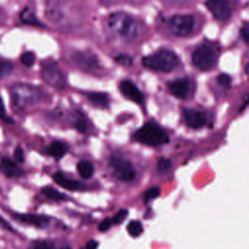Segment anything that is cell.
Wrapping results in <instances>:
<instances>
[{"label": "cell", "instance_id": "obj_1", "mask_svg": "<svg viewBox=\"0 0 249 249\" xmlns=\"http://www.w3.org/2000/svg\"><path fill=\"white\" fill-rule=\"evenodd\" d=\"M11 97L13 104L20 109L25 110L44 100L45 94L41 89L24 83H18L11 88Z\"/></svg>", "mask_w": 249, "mask_h": 249}, {"label": "cell", "instance_id": "obj_2", "mask_svg": "<svg viewBox=\"0 0 249 249\" xmlns=\"http://www.w3.org/2000/svg\"><path fill=\"white\" fill-rule=\"evenodd\" d=\"M110 29L124 41L131 42L138 35V23L128 14L118 12L112 14L108 18Z\"/></svg>", "mask_w": 249, "mask_h": 249}, {"label": "cell", "instance_id": "obj_3", "mask_svg": "<svg viewBox=\"0 0 249 249\" xmlns=\"http://www.w3.org/2000/svg\"><path fill=\"white\" fill-rule=\"evenodd\" d=\"M178 56L176 53L167 49H161L143 58V65L157 72H170L178 65Z\"/></svg>", "mask_w": 249, "mask_h": 249}, {"label": "cell", "instance_id": "obj_4", "mask_svg": "<svg viewBox=\"0 0 249 249\" xmlns=\"http://www.w3.org/2000/svg\"><path fill=\"white\" fill-rule=\"evenodd\" d=\"M133 138L145 145L157 147L163 145L168 142L167 132L157 123L149 122L138 128L134 134Z\"/></svg>", "mask_w": 249, "mask_h": 249}, {"label": "cell", "instance_id": "obj_5", "mask_svg": "<svg viewBox=\"0 0 249 249\" xmlns=\"http://www.w3.org/2000/svg\"><path fill=\"white\" fill-rule=\"evenodd\" d=\"M217 52L209 44H200L193 52V63L200 70L207 71L212 69L217 62Z\"/></svg>", "mask_w": 249, "mask_h": 249}, {"label": "cell", "instance_id": "obj_6", "mask_svg": "<svg viewBox=\"0 0 249 249\" xmlns=\"http://www.w3.org/2000/svg\"><path fill=\"white\" fill-rule=\"evenodd\" d=\"M41 76L49 86L54 89H62L65 87V76L58 65L53 61H48L42 64Z\"/></svg>", "mask_w": 249, "mask_h": 249}, {"label": "cell", "instance_id": "obj_7", "mask_svg": "<svg viewBox=\"0 0 249 249\" xmlns=\"http://www.w3.org/2000/svg\"><path fill=\"white\" fill-rule=\"evenodd\" d=\"M110 164L114 170L115 176L122 181H131L135 177V168L128 160L113 156L110 159Z\"/></svg>", "mask_w": 249, "mask_h": 249}, {"label": "cell", "instance_id": "obj_8", "mask_svg": "<svg viewBox=\"0 0 249 249\" xmlns=\"http://www.w3.org/2000/svg\"><path fill=\"white\" fill-rule=\"evenodd\" d=\"M170 30L178 36H187L193 29L195 18L192 15H175L168 20Z\"/></svg>", "mask_w": 249, "mask_h": 249}, {"label": "cell", "instance_id": "obj_9", "mask_svg": "<svg viewBox=\"0 0 249 249\" xmlns=\"http://www.w3.org/2000/svg\"><path fill=\"white\" fill-rule=\"evenodd\" d=\"M75 64L82 70L89 73H95L100 69L97 56L90 52H76L72 55Z\"/></svg>", "mask_w": 249, "mask_h": 249}, {"label": "cell", "instance_id": "obj_10", "mask_svg": "<svg viewBox=\"0 0 249 249\" xmlns=\"http://www.w3.org/2000/svg\"><path fill=\"white\" fill-rule=\"evenodd\" d=\"M205 6L218 20H228L231 15V7L228 0H206Z\"/></svg>", "mask_w": 249, "mask_h": 249}, {"label": "cell", "instance_id": "obj_11", "mask_svg": "<svg viewBox=\"0 0 249 249\" xmlns=\"http://www.w3.org/2000/svg\"><path fill=\"white\" fill-rule=\"evenodd\" d=\"M167 89L173 96L185 99L189 96L191 91V81L186 77L169 81L167 84Z\"/></svg>", "mask_w": 249, "mask_h": 249}, {"label": "cell", "instance_id": "obj_12", "mask_svg": "<svg viewBox=\"0 0 249 249\" xmlns=\"http://www.w3.org/2000/svg\"><path fill=\"white\" fill-rule=\"evenodd\" d=\"M183 117L186 124L192 128H200L206 124L207 117L206 115L199 110L184 108Z\"/></svg>", "mask_w": 249, "mask_h": 249}, {"label": "cell", "instance_id": "obj_13", "mask_svg": "<svg viewBox=\"0 0 249 249\" xmlns=\"http://www.w3.org/2000/svg\"><path fill=\"white\" fill-rule=\"evenodd\" d=\"M119 89L120 91L122 92V94L124 96H125L127 99L138 103V104H142L144 101V96L142 94V92L140 91V89L137 88V86L129 81V80H123L120 85H119Z\"/></svg>", "mask_w": 249, "mask_h": 249}, {"label": "cell", "instance_id": "obj_14", "mask_svg": "<svg viewBox=\"0 0 249 249\" xmlns=\"http://www.w3.org/2000/svg\"><path fill=\"white\" fill-rule=\"evenodd\" d=\"M13 217L21 223H24L27 225H32V226H35L40 229L47 228L51 222L49 217L44 216V215H38V214L13 213Z\"/></svg>", "mask_w": 249, "mask_h": 249}, {"label": "cell", "instance_id": "obj_15", "mask_svg": "<svg viewBox=\"0 0 249 249\" xmlns=\"http://www.w3.org/2000/svg\"><path fill=\"white\" fill-rule=\"evenodd\" d=\"M0 171L9 178H18L23 174V169L10 158H2L0 160Z\"/></svg>", "mask_w": 249, "mask_h": 249}, {"label": "cell", "instance_id": "obj_16", "mask_svg": "<svg viewBox=\"0 0 249 249\" xmlns=\"http://www.w3.org/2000/svg\"><path fill=\"white\" fill-rule=\"evenodd\" d=\"M53 181L60 187L69 190V191H78L84 188V185H82L80 182L72 180V179H68L66 178L63 174L57 172L55 174H53Z\"/></svg>", "mask_w": 249, "mask_h": 249}, {"label": "cell", "instance_id": "obj_17", "mask_svg": "<svg viewBox=\"0 0 249 249\" xmlns=\"http://www.w3.org/2000/svg\"><path fill=\"white\" fill-rule=\"evenodd\" d=\"M87 98L89 101L97 107L106 108L109 105V96L105 92H98V91H90L87 92Z\"/></svg>", "mask_w": 249, "mask_h": 249}, {"label": "cell", "instance_id": "obj_18", "mask_svg": "<svg viewBox=\"0 0 249 249\" xmlns=\"http://www.w3.org/2000/svg\"><path fill=\"white\" fill-rule=\"evenodd\" d=\"M68 151V147L61 141H53L48 147V153L54 159L62 158Z\"/></svg>", "mask_w": 249, "mask_h": 249}, {"label": "cell", "instance_id": "obj_19", "mask_svg": "<svg viewBox=\"0 0 249 249\" xmlns=\"http://www.w3.org/2000/svg\"><path fill=\"white\" fill-rule=\"evenodd\" d=\"M20 19L26 24L33 25V26H43L44 24L38 19V18L35 16V14L29 10V9H24L20 13Z\"/></svg>", "mask_w": 249, "mask_h": 249}, {"label": "cell", "instance_id": "obj_20", "mask_svg": "<svg viewBox=\"0 0 249 249\" xmlns=\"http://www.w3.org/2000/svg\"><path fill=\"white\" fill-rule=\"evenodd\" d=\"M77 170L83 178L89 179L93 174V165L88 160H81L77 164Z\"/></svg>", "mask_w": 249, "mask_h": 249}, {"label": "cell", "instance_id": "obj_21", "mask_svg": "<svg viewBox=\"0 0 249 249\" xmlns=\"http://www.w3.org/2000/svg\"><path fill=\"white\" fill-rule=\"evenodd\" d=\"M126 230H127V232L130 236L137 237L143 232V226L139 221L133 220V221L128 223V225L126 227Z\"/></svg>", "mask_w": 249, "mask_h": 249}, {"label": "cell", "instance_id": "obj_22", "mask_svg": "<svg viewBox=\"0 0 249 249\" xmlns=\"http://www.w3.org/2000/svg\"><path fill=\"white\" fill-rule=\"evenodd\" d=\"M42 193L44 196H46L48 198L50 199H53V200H62L65 198V196L64 194L58 192L57 190L53 189V188H51V187H46L42 190Z\"/></svg>", "mask_w": 249, "mask_h": 249}, {"label": "cell", "instance_id": "obj_23", "mask_svg": "<svg viewBox=\"0 0 249 249\" xmlns=\"http://www.w3.org/2000/svg\"><path fill=\"white\" fill-rule=\"evenodd\" d=\"M13 71L12 62L4 59H0V80L8 77Z\"/></svg>", "mask_w": 249, "mask_h": 249}, {"label": "cell", "instance_id": "obj_24", "mask_svg": "<svg viewBox=\"0 0 249 249\" xmlns=\"http://www.w3.org/2000/svg\"><path fill=\"white\" fill-rule=\"evenodd\" d=\"M160 195V189L159 187L154 186V187L148 189V190L144 193V196H143L144 201H145V202H148V201H150V200H152V199H154V198H157Z\"/></svg>", "mask_w": 249, "mask_h": 249}, {"label": "cell", "instance_id": "obj_25", "mask_svg": "<svg viewBox=\"0 0 249 249\" xmlns=\"http://www.w3.org/2000/svg\"><path fill=\"white\" fill-rule=\"evenodd\" d=\"M20 60L26 67H31L35 62V55L32 52H25L21 54Z\"/></svg>", "mask_w": 249, "mask_h": 249}, {"label": "cell", "instance_id": "obj_26", "mask_svg": "<svg viewBox=\"0 0 249 249\" xmlns=\"http://www.w3.org/2000/svg\"><path fill=\"white\" fill-rule=\"evenodd\" d=\"M74 126L76 129H78L80 132L85 133L88 130L87 122L84 116H77L74 120Z\"/></svg>", "mask_w": 249, "mask_h": 249}, {"label": "cell", "instance_id": "obj_27", "mask_svg": "<svg viewBox=\"0 0 249 249\" xmlns=\"http://www.w3.org/2000/svg\"><path fill=\"white\" fill-rule=\"evenodd\" d=\"M29 249H54L53 243L47 240H37L34 241Z\"/></svg>", "mask_w": 249, "mask_h": 249}, {"label": "cell", "instance_id": "obj_28", "mask_svg": "<svg viewBox=\"0 0 249 249\" xmlns=\"http://www.w3.org/2000/svg\"><path fill=\"white\" fill-rule=\"evenodd\" d=\"M158 170L160 172H165L170 169L171 167V160L166 158H160L158 160V164H157Z\"/></svg>", "mask_w": 249, "mask_h": 249}, {"label": "cell", "instance_id": "obj_29", "mask_svg": "<svg viewBox=\"0 0 249 249\" xmlns=\"http://www.w3.org/2000/svg\"><path fill=\"white\" fill-rule=\"evenodd\" d=\"M128 214V211L126 209H121L120 211L117 212V214H115V216L112 218V222L113 224H121L124 221V219L126 218Z\"/></svg>", "mask_w": 249, "mask_h": 249}, {"label": "cell", "instance_id": "obj_30", "mask_svg": "<svg viewBox=\"0 0 249 249\" xmlns=\"http://www.w3.org/2000/svg\"><path fill=\"white\" fill-rule=\"evenodd\" d=\"M116 61L124 66H130L132 64L131 56H129L128 54H125V53H121L118 56H116Z\"/></svg>", "mask_w": 249, "mask_h": 249}, {"label": "cell", "instance_id": "obj_31", "mask_svg": "<svg viewBox=\"0 0 249 249\" xmlns=\"http://www.w3.org/2000/svg\"><path fill=\"white\" fill-rule=\"evenodd\" d=\"M217 82L219 85H221L224 88H228L231 85V78L230 75L226 74V73H222L217 77Z\"/></svg>", "mask_w": 249, "mask_h": 249}, {"label": "cell", "instance_id": "obj_32", "mask_svg": "<svg viewBox=\"0 0 249 249\" xmlns=\"http://www.w3.org/2000/svg\"><path fill=\"white\" fill-rule=\"evenodd\" d=\"M112 224H113L112 219H110V218H105V219L99 224L98 230H99L100 231H108V230L112 227Z\"/></svg>", "mask_w": 249, "mask_h": 249}, {"label": "cell", "instance_id": "obj_33", "mask_svg": "<svg viewBox=\"0 0 249 249\" xmlns=\"http://www.w3.org/2000/svg\"><path fill=\"white\" fill-rule=\"evenodd\" d=\"M14 157L17 160V161H18V162L24 161V152L21 147H19V146L17 147V149L15 150V153H14Z\"/></svg>", "mask_w": 249, "mask_h": 249}, {"label": "cell", "instance_id": "obj_34", "mask_svg": "<svg viewBox=\"0 0 249 249\" xmlns=\"http://www.w3.org/2000/svg\"><path fill=\"white\" fill-rule=\"evenodd\" d=\"M240 34H241V37L243 39V41L248 44V36H249V27H248V24L245 22L244 25L241 27L240 29Z\"/></svg>", "mask_w": 249, "mask_h": 249}, {"label": "cell", "instance_id": "obj_35", "mask_svg": "<svg viewBox=\"0 0 249 249\" xmlns=\"http://www.w3.org/2000/svg\"><path fill=\"white\" fill-rule=\"evenodd\" d=\"M0 225H1V227L4 228L5 230L10 231H14V229L12 228V226H11L4 218H2L1 216H0Z\"/></svg>", "mask_w": 249, "mask_h": 249}, {"label": "cell", "instance_id": "obj_36", "mask_svg": "<svg viewBox=\"0 0 249 249\" xmlns=\"http://www.w3.org/2000/svg\"><path fill=\"white\" fill-rule=\"evenodd\" d=\"M97 246L98 243L95 240H89L83 249H97Z\"/></svg>", "mask_w": 249, "mask_h": 249}, {"label": "cell", "instance_id": "obj_37", "mask_svg": "<svg viewBox=\"0 0 249 249\" xmlns=\"http://www.w3.org/2000/svg\"><path fill=\"white\" fill-rule=\"evenodd\" d=\"M6 117V109L4 106V102L0 96V119H5Z\"/></svg>", "mask_w": 249, "mask_h": 249}, {"label": "cell", "instance_id": "obj_38", "mask_svg": "<svg viewBox=\"0 0 249 249\" xmlns=\"http://www.w3.org/2000/svg\"><path fill=\"white\" fill-rule=\"evenodd\" d=\"M6 18H7L6 13H5V11L0 7V27L5 23Z\"/></svg>", "mask_w": 249, "mask_h": 249}, {"label": "cell", "instance_id": "obj_39", "mask_svg": "<svg viewBox=\"0 0 249 249\" xmlns=\"http://www.w3.org/2000/svg\"><path fill=\"white\" fill-rule=\"evenodd\" d=\"M61 249H72V247H70V246H63Z\"/></svg>", "mask_w": 249, "mask_h": 249}, {"label": "cell", "instance_id": "obj_40", "mask_svg": "<svg viewBox=\"0 0 249 249\" xmlns=\"http://www.w3.org/2000/svg\"><path fill=\"white\" fill-rule=\"evenodd\" d=\"M173 1H175V2H177V3H181V2H185L186 0H173Z\"/></svg>", "mask_w": 249, "mask_h": 249}]
</instances>
